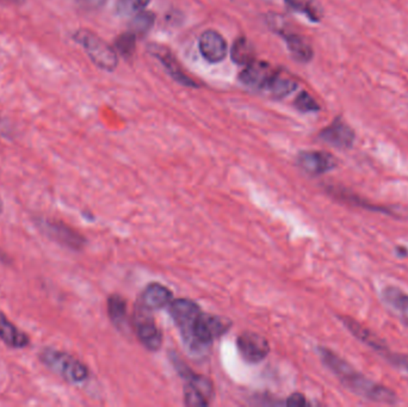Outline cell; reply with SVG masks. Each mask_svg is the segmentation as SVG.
<instances>
[{
  "instance_id": "obj_7",
  "label": "cell",
  "mask_w": 408,
  "mask_h": 407,
  "mask_svg": "<svg viewBox=\"0 0 408 407\" xmlns=\"http://www.w3.org/2000/svg\"><path fill=\"white\" fill-rule=\"evenodd\" d=\"M201 313L202 312L200 306L197 305L195 301L178 299L170 304V314L177 326L181 329V334L186 342L189 341L192 328Z\"/></svg>"
},
{
  "instance_id": "obj_6",
  "label": "cell",
  "mask_w": 408,
  "mask_h": 407,
  "mask_svg": "<svg viewBox=\"0 0 408 407\" xmlns=\"http://www.w3.org/2000/svg\"><path fill=\"white\" fill-rule=\"evenodd\" d=\"M36 225L41 230L42 233H44L49 239L60 245L68 247L71 250H80L86 243L81 234L65 225L64 222L54 221L48 219H38Z\"/></svg>"
},
{
  "instance_id": "obj_1",
  "label": "cell",
  "mask_w": 408,
  "mask_h": 407,
  "mask_svg": "<svg viewBox=\"0 0 408 407\" xmlns=\"http://www.w3.org/2000/svg\"><path fill=\"white\" fill-rule=\"evenodd\" d=\"M321 361L333 373L339 381L353 394L369 402L379 404L398 403V395L393 389L368 379L362 373L355 369L348 361L327 347H318Z\"/></svg>"
},
{
  "instance_id": "obj_33",
  "label": "cell",
  "mask_w": 408,
  "mask_h": 407,
  "mask_svg": "<svg viewBox=\"0 0 408 407\" xmlns=\"http://www.w3.org/2000/svg\"><path fill=\"white\" fill-rule=\"evenodd\" d=\"M4 1H8L10 4L14 5H22L25 3V0H4Z\"/></svg>"
},
{
  "instance_id": "obj_14",
  "label": "cell",
  "mask_w": 408,
  "mask_h": 407,
  "mask_svg": "<svg viewBox=\"0 0 408 407\" xmlns=\"http://www.w3.org/2000/svg\"><path fill=\"white\" fill-rule=\"evenodd\" d=\"M199 48L201 56L210 64H218L227 56V42L215 30H207L201 35Z\"/></svg>"
},
{
  "instance_id": "obj_15",
  "label": "cell",
  "mask_w": 408,
  "mask_h": 407,
  "mask_svg": "<svg viewBox=\"0 0 408 407\" xmlns=\"http://www.w3.org/2000/svg\"><path fill=\"white\" fill-rule=\"evenodd\" d=\"M275 29L279 34V36H282L283 38L285 45H287L288 51L295 60L300 61V62H309L313 59L314 51L311 48V43L307 41V38L300 34L285 30L283 27H281V28L276 27Z\"/></svg>"
},
{
  "instance_id": "obj_17",
  "label": "cell",
  "mask_w": 408,
  "mask_h": 407,
  "mask_svg": "<svg viewBox=\"0 0 408 407\" xmlns=\"http://www.w3.org/2000/svg\"><path fill=\"white\" fill-rule=\"evenodd\" d=\"M172 293L160 283L149 284L141 296V304L151 310H162L172 302Z\"/></svg>"
},
{
  "instance_id": "obj_19",
  "label": "cell",
  "mask_w": 408,
  "mask_h": 407,
  "mask_svg": "<svg viewBox=\"0 0 408 407\" xmlns=\"http://www.w3.org/2000/svg\"><path fill=\"white\" fill-rule=\"evenodd\" d=\"M382 299L408 325V294L400 288L388 286L382 291Z\"/></svg>"
},
{
  "instance_id": "obj_29",
  "label": "cell",
  "mask_w": 408,
  "mask_h": 407,
  "mask_svg": "<svg viewBox=\"0 0 408 407\" xmlns=\"http://www.w3.org/2000/svg\"><path fill=\"white\" fill-rule=\"evenodd\" d=\"M105 3L107 0H77L78 6L85 11H97L102 9Z\"/></svg>"
},
{
  "instance_id": "obj_23",
  "label": "cell",
  "mask_w": 408,
  "mask_h": 407,
  "mask_svg": "<svg viewBox=\"0 0 408 407\" xmlns=\"http://www.w3.org/2000/svg\"><path fill=\"white\" fill-rule=\"evenodd\" d=\"M107 314L117 328H122L127 319V302L121 295H114L107 300Z\"/></svg>"
},
{
  "instance_id": "obj_22",
  "label": "cell",
  "mask_w": 408,
  "mask_h": 407,
  "mask_svg": "<svg viewBox=\"0 0 408 407\" xmlns=\"http://www.w3.org/2000/svg\"><path fill=\"white\" fill-rule=\"evenodd\" d=\"M285 5L294 12L303 14L311 22L318 23L322 18V11L313 0H284Z\"/></svg>"
},
{
  "instance_id": "obj_25",
  "label": "cell",
  "mask_w": 408,
  "mask_h": 407,
  "mask_svg": "<svg viewBox=\"0 0 408 407\" xmlns=\"http://www.w3.org/2000/svg\"><path fill=\"white\" fill-rule=\"evenodd\" d=\"M136 38L138 36L134 33H131L130 30L116 37L115 49L117 53L125 59H130L131 56H134L135 51H136Z\"/></svg>"
},
{
  "instance_id": "obj_9",
  "label": "cell",
  "mask_w": 408,
  "mask_h": 407,
  "mask_svg": "<svg viewBox=\"0 0 408 407\" xmlns=\"http://www.w3.org/2000/svg\"><path fill=\"white\" fill-rule=\"evenodd\" d=\"M297 164L311 176H320L334 170L338 162L331 153L324 151H305L297 156Z\"/></svg>"
},
{
  "instance_id": "obj_8",
  "label": "cell",
  "mask_w": 408,
  "mask_h": 407,
  "mask_svg": "<svg viewBox=\"0 0 408 407\" xmlns=\"http://www.w3.org/2000/svg\"><path fill=\"white\" fill-rule=\"evenodd\" d=\"M277 72L279 70L272 69L268 62L255 60L250 65L245 66L239 75V80L247 88L266 92Z\"/></svg>"
},
{
  "instance_id": "obj_2",
  "label": "cell",
  "mask_w": 408,
  "mask_h": 407,
  "mask_svg": "<svg viewBox=\"0 0 408 407\" xmlns=\"http://www.w3.org/2000/svg\"><path fill=\"white\" fill-rule=\"evenodd\" d=\"M40 361L71 384H80L88 379V367L67 352L46 347L40 354Z\"/></svg>"
},
{
  "instance_id": "obj_11",
  "label": "cell",
  "mask_w": 408,
  "mask_h": 407,
  "mask_svg": "<svg viewBox=\"0 0 408 407\" xmlns=\"http://www.w3.org/2000/svg\"><path fill=\"white\" fill-rule=\"evenodd\" d=\"M237 344L242 358L250 363H258L269 355V343L257 333H244L238 338Z\"/></svg>"
},
{
  "instance_id": "obj_20",
  "label": "cell",
  "mask_w": 408,
  "mask_h": 407,
  "mask_svg": "<svg viewBox=\"0 0 408 407\" xmlns=\"http://www.w3.org/2000/svg\"><path fill=\"white\" fill-rule=\"evenodd\" d=\"M297 88V82L295 79L288 77L283 72L279 71L270 84L266 93L271 97L284 98L294 92Z\"/></svg>"
},
{
  "instance_id": "obj_30",
  "label": "cell",
  "mask_w": 408,
  "mask_h": 407,
  "mask_svg": "<svg viewBox=\"0 0 408 407\" xmlns=\"http://www.w3.org/2000/svg\"><path fill=\"white\" fill-rule=\"evenodd\" d=\"M385 358L392 362L393 365L398 367H403L408 371V355H399V354H387Z\"/></svg>"
},
{
  "instance_id": "obj_12",
  "label": "cell",
  "mask_w": 408,
  "mask_h": 407,
  "mask_svg": "<svg viewBox=\"0 0 408 407\" xmlns=\"http://www.w3.org/2000/svg\"><path fill=\"white\" fill-rule=\"evenodd\" d=\"M319 138L329 146L339 149H348L353 147L355 143V132L346 122L337 117L329 127L321 130Z\"/></svg>"
},
{
  "instance_id": "obj_24",
  "label": "cell",
  "mask_w": 408,
  "mask_h": 407,
  "mask_svg": "<svg viewBox=\"0 0 408 407\" xmlns=\"http://www.w3.org/2000/svg\"><path fill=\"white\" fill-rule=\"evenodd\" d=\"M155 23V14L151 11H141L139 14L133 16L130 21L129 30L136 36H144L151 32Z\"/></svg>"
},
{
  "instance_id": "obj_5",
  "label": "cell",
  "mask_w": 408,
  "mask_h": 407,
  "mask_svg": "<svg viewBox=\"0 0 408 407\" xmlns=\"http://www.w3.org/2000/svg\"><path fill=\"white\" fill-rule=\"evenodd\" d=\"M134 325L140 342L152 352H157L163 344V334L154 323L151 310L140 302L135 310Z\"/></svg>"
},
{
  "instance_id": "obj_31",
  "label": "cell",
  "mask_w": 408,
  "mask_h": 407,
  "mask_svg": "<svg viewBox=\"0 0 408 407\" xmlns=\"http://www.w3.org/2000/svg\"><path fill=\"white\" fill-rule=\"evenodd\" d=\"M288 406L300 407L306 406L307 402L305 395L300 393H294L287 399Z\"/></svg>"
},
{
  "instance_id": "obj_27",
  "label": "cell",
  "mask_w": 408,
  "mask_h": 407,
  "mask_svg": "<svg viewBox=\"0 0 408 407\" xmlns=\"http://www.w3.org/2000/svg\"><path fill=\"white\" fill-rule=\"evenodd\" d=\"M209 400L205 395H204L200 389L196 388L194 384H186L184 387V403L188 406L191 407H204L209 405Z\"/></svg>"
},
{
  "instance_id": "obj_26",
  "label": "cell",
  "mask_w": 408,
  "mask_h": 407,
  "mask_svg": "<svg viewBox=\"0 0 408 407\" xmlns=\"http://www.w3.org/2000/svg\"><path fill=\"white\" fill-rule=\"evenodd\" d=\"M151 0H117L116 11L121 17H131L144 11Z\"/></svg>"
},
{
  "instance_id": "obj_34",
  "label": "cell",
  "mask_w": 408,
  "mask_h": 407,
  "mask_svg": "<svg viewBox=\"0 0 408 407\" xmlns=\"http://www.w3.org/2000/svg\"><path fill=\"white\" fill-rule=\"evenodd\" d=\"M1 210H3V204H1V201H0V213H1Z\"/></svg>"
},
{
  "instance_id": "obj_32",
  "label": "cell",
  "mask_w": 408,
  "mask_h": 407,
  "mask_svg": "<svg viewBox=\"0 0 408 407\" xmlns=\"http://www.w3.org/2000/svg\"><path fill=\"white\" fill-rule=\"evenodd\" d=\"M396 255L399 256V257H406L408 255V250L407 249H405L403 246H398L396 247Z\"/></svg>"
},
{
  "instance_id": "obj_3",
  "label": "cell",
  "mask_w": 408,
  "mask_h": 407,
  "mask_svg": "<svg viewBox=\"0 0 408 407\" xmlns=\"http://www.w3.org/2000/svg\"><path fill=\"white\" fill-rule=\"evenodd\" d=\"M73 40L83 47L85 53L98 69L107 72L116 70L118 65L116 51L96 34L86 29H80L73 34Z\"/></svg>"
},
{
  "instance_id": "obj_21",
  "label": "cell",
  "mask_w": 408,
  "mask_h": 407,
  "mask_svg": "<svg viewBox=\"0 0 408 407\" xmlns=\"http://www.w3.org/2000/svg\"><path fill=\"white\" fill-rule=\"evenodd\" d=\"M231 58L234 64L239 66L250 65L255 60V53L253 46L246 37H239L233 43Z\"/></svg>"
},
{
  "instance_id": "obj_18",
  "label": "cell",
  "mask_w": 408,
  "mask_h": 407,
  "mask_svg": "<svg viewBox=\"0 0 408 407\" xmlns=\"http://www.w3.org/2000/svg\"><path fill=\"white\" fill-rule=\"evenodd\" d=\"M0 339L10 347L23 349L29 345V336L14 326L3 312H0Z\"/></svg>"
},
{
  "instance_id": "obj_4",
  "label": "cell",
  "mask_w": 408,
  "mask_h": 407,
  "mask_svg": "<svg viewBox=\"0 0 408 407\" xmlns=\"http://www.w3.org/2000/svg\"><path fill=\"white\" fill-rule=\"evenodd\" d=\"M231 326L232 323L222 317L201 313L186 343L194 347H205L227 332Z\"/></svg>"
},
{
  "instance_id": "obj_16",
  "label": "cell",
  "mask_w": 408,
  "mask_h": 407,
  "mask_svg": "<svg viewBox=\"0 0 408 407\" xmlns=\"http://www.w3.org/2000/svg\"><path fill=\"white\" fill-rule=\"evenodd\" d=\"M327 193L334 199H340L345 204L358 206L361 208L368 209L370 212H379V213L387 214V215H393L398 217L399 214L395 213L394 207H388V206H380V204H371L367 199H363L361 196L353 194V191L345 189L343 186H335V185H329L327 186Z\"/></svg>"
},
{
  "instance_id": "obj_13",
  "label": "cell",
  "mask_w": 408,
  "mask_h": 407,
  "mask_svg": "<svg viewBox=\"0 0 408 407\" xmlns=\"http://www.w3.org/2000/svg\"><path fill=\"white\" fill-rule=\"evenodd\" d=\"M339 319L342 320L344 326L350 331V333L357 338L358 341L364 343L366 345L371 347L374 352H379L380 355L385 357L387 354H390V347L387 343L379 337L375 332H372L370 329L366 328L364 325L358 323L357 320L353 319L351 317L346 315H340Z\"/></svg>"
},
{
  "instance_id": "obj_10",
  "label": "cell",
  "mask_w": 408,
  "mask_h": 407,
  "mask_svg": "<svg viewBox=\"0 0 408 407\" xmlns=\"http://www.w3.org/2000/svg\"><path fill=\"white\" fill-rule=\"evenodd\" d=\"M149 53L157 58L164 69L166 70L167 73L171 75L173 80H176L177 83L181 84L186 88H199L200 84L197 83L196 80L189 77L188 74L181 69V64L178 62L176 58L173 56L171 51H168L167 48L159 45H151L149 48Z\"/></svg>"
},
{
  "instance_id": "obj_28",
  "label": "cell",
  "mask_w": 408,
  "mask_h": 407,
  "mask_svg": "<svg viewBox=\"0 0 408 407\" xmlns=\"http://www.w3.org/2000/svg\"><path fill=\"white\" fill-rule=\"evenodd\" d=\"M294 106L296 107L297 110H300L301 112H316V111L320 110V106L307 91H302L297 96Z\"/></svg>"
},
{
  "instance_id": "obj_35",
  "label": "cell",
  "mask_w": 408,
  "mask_h": 407,
  "mask_svg": "<svg viewBox=\"0 0 408 407\" xmlns=\"http://www.w3.org/2000/svg\"><path fill=\"white\" fill-rule=\"evenodd\" d=\"M266 1H271V0H266Z\"/></svg>"
}]
</instances>
